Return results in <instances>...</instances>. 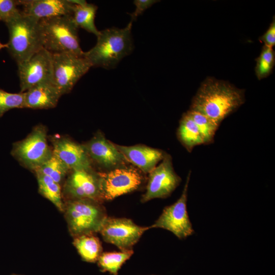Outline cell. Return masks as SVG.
Masks as SVG:
<instances>
[{
	"label": "cell",
	"instance_id": "7402d4cb",
	"mask_svg": "<svg viewBox=\"0 0 275 275\" xmlns=\"http://www.w3.org/2000/svg\"><path fill=\"white\" fill-rule=\"evenodd\" d=\"M38 185V191L48 200L60 212H63L64 202L62 186L50 177L41 173L34 172Z\"/></svg>",
	"mask_w": 275,
	"mask_h": 275
},
{
	"label": "cell",
	"instance_id": "6da1fadb",
	"mask_svg": "<svg viewBox=\"0 0 275 275\" xmlns=\"http://www.w3.org/2000/svg\"><path fill=\"white\" fill-rule=\"evenodd\" d=\"M245 101L244 90L228 82L208 77L201 84L194 97L190 109L199 112L218 124Z\"/></svg>",
	"mask_w": 275,
	"mask_h": 275
},
{
	"label": "cell",
	"instance_id": "1f68e13d",
	"mask_svg": "<svg viewBox=\"0 0 275 275\" xmlns=\"http://www.w3.org/2000/svg\"><path fill=\"white\" fill-rule=\"evenodd\" d=\"M13 275H19V274H13Z\"/></svg>",
	"mask_w": 275,
	"mask_h": 275
},
{
	"label": "cell",
	"instance_id": "5bb4252c",
	"mask_svg": "<svg viewBox=\"0 0 275 275\" xmlns=\"http://www.w3.org/2000/svg\"><path fill=\"white\" fill-rule=\"evenodd\" d=\"M53 154L70 171L92 169L91 159L85 147L69 137L59 135L49 136Z\"/></svg>",
	"mask_w": 275,
	"mask_h": 275
},
{
	"label": "cell",
	"instance_id": "9c48e42d",
	"mask_svg": "<svg viewBox=\"0 0 275 275\" xmlns=\"http://www.w3.org/2000/svg\"><path fill=\"white\" fill-rule=\"evenodd\" d=\"M64 202L90 200L102 203L99 174L92 169L72 170L62 186Z\"/></svg>",
	"mask_w": 275,
	"mask_h": 275
},
{
	"label": "cell",
	"instance_id": "30bf717a",
	"mask_svg": "<svg viewBox=\"0 0 275 275\" xmlns=\"http://www.w3.org/2000/svg\"><path fill=\"white\" fill-rule=\"evenodd\" d=\"M150 227H141L131 219L107 217L99 233L104 241L116 245L120 250L132 249Z\"/></svg>",
	"mask_w": 275,
	"mask_h": 275
},
{
	"label": "cell",
	"instance_id": "d6986e66",
	"mask_svg": "<svg viewBox=\"0 0 275 275\" xmlns=\"http://www.w3.org/2000/svg\"><path fill=\"white\" fill-rule=\"evenodd\" d=\"M74 2L72 17L74 23L78 28H82L97 37L100 32L95 24L97 6L85 1L74 0Z\"/></svg>",
	"mask_w": 275,
	"mask_h": 275
},
{
	"label": "cell",
	"instance_id": "484cf974",
	"mask_svg": "<svg viewBox=\"0 0 275 275\" xmlns=\"http://www.w3.org/2000/svg\"><path fill=\"white\" fill-rule=\"evenodd\" d=\"M275 64V52L273 48L264 45L259 56L256 59L255 73L259 80L268 76Z\"/></svg>",
	"mask_w": 275,
	"mask_h": 275
},
{
	"label": "cell",
	"instance_id": "52a82bcc",
	"mask_svg": "<svg viewBox=\"0 0 275 275\" xmlns=\"http://www.w3.org/2000/svg\"><path fill=\"white\" fill-rule=\"evenodd\" d=\"M53 82L61 95L70 93L92 67L84 57L71 53L52 54Z\"/></svg>",
	"mask_w": 275,
	"mask_h": 275
},
{
	"label": "cell",
	"instance_id": "3957f363",
	"mask_svg": "<svg viewBox=\"0 0 275 275\" xmlns=\"http://www.w3.org/2000/svg\"><path fill=\"white\" fill-rule=\"evenodd\" d=\"M5 24L9 33L7 49L17 64L43 48L40 19L22 13Z\"/></svg>",
	"mask_w": 275,
	"mask_h": 275
},
{
	"label": "cell",
	"instance_id": "ffe728a7",
	"mask_svg": "<svg viewBox=\"0 0 275 275\" xmlns=\"http://www.w3.org/2000/svg\"><path fill=\"white\" fill-rule=\"evenodd\" d=\"M73 244L84 261L97 262L102 253L101 242L94 234L83 235L73 238Z\"/></svg>",
	"mask_w": 275,
	"mask_h": 275
},
{
	"label": "cell",
	"instance_id": "8fae6325",
	"mask_svg": "<svg viewBox=\"0 0 275 275\" xmlns=\"http://www.w3.org/2000/svg\"><path fill=\"white\" fill-rule=\"evenodd\" d=\"M103 200H112L137 189L143 182V176L133 168L119 167L99 173Z\"/></svg>",
	"mask_w": 275,
	"mask_h": 275
},
{
	"label": "cell",
	"instance_id": "f1b7e54d",
	"mask_svg": "<svg viewBox=\"0 0 275 275\" xmlns=\"http://www.w3.org/2000/svg\"><path fill=\"white\" fill-rule=\"evenodd\" d=\"M158 1L156 0H135L133 4L135 6V11L130 14L131 17L130 22L135 21L138 17L142 15L143 12L153 5L157 3Z\"/></svg>",
	"mask_w": 275,
	"mask_h": 275
},
{
	"label": "cell",
	"instance_id": "7a4b0ae2",
	"mask_svg": "<svg viewBox=\"0 0 275 275\" xmlns=\"http://www.w3.org/2000/svg\"><path fill=\"white\" fill-rule=\"evenodd\" d=\"M132 26L130 21L124 28L112 27L99 32L95 45L84 52V57L92 67L113 69L132 52L134 48Z\"/></svg>",
	"mask_w": 275,
	"mask_h": 275
},
{
	"label": "cell",
	"instance_id": "7c38bea8",
	"mask_svg": "<svg viewBox=\"0 0 275 275\" xmlns=\"http://www.w3.org/2000/svg\"><path fill=\"white\" fill-rule=\"evenodd\" d=\"M17 66L20 92L42 82H53L52 53L44 48Z\"/></svg>",
	"mask_w": 275,
	"mask_h": 275
},
{
	"label": "cell",
	"instance_id": "cb8c5ba5",
	"mask_svg": "<svg viewBox=\"0 0 275 275\" xmlns=\"http://www.w3.org/2000/svg\"><path fill=\"white\" fill-rule=\"evenodd\" d=\"M187 113L197 126L203 138L204 145L211 144L214 141L215 133L220 124L197 111L190 109Z\"/></svg>",
	"mask_w": 275,
	"mask_h": 275
},
{
	"label": "cell",
	"instance_id": "9a60e30c",
	"mask_svg": "<svg viewBox=\"0 0 275 275\" xmlns=\"http://www.w3.org/2000/svg\"><path fill=\"white\" fill-rule=\"evenodd\" d=\"M84 145L90 158L105 168H119L125 160L116 146L100 132Z\"/></svg>",
	"mask_w": 275,
	"mask_h": 275
},
{
	"label": "cell",
	"instance_id": "ba28073f",
	"mask_svg": "<svg viewBox=\"0 0 275 275\" xmlns=\"http://www.w3.org/2000/svg\"><path fill=\"white\" fill-rule=\"evenodd\" d=\"M191 171L186 178L180 198L173 204L166 206L150 228H161L173 233L180 239H184L195 233L187 210V198Z\"/></svg>",
	"mask_w": 275,
	"mask_h": 275
},
{
	"label": "cell",
	"instance_id": "ac0fdd59",
	"mask_svg": "<svg viewBox=\"0 0 275 275\" xmlns=\"http://www.w3.org/2000/svg\"><path fill=\"white\" fill-rule=\"evenodd\" d=\"M24 93L25 108L32 109L54 108L62 96L52 82L40 83Z\"/></svg>",
	"mask_w": 275,
	"mask_h": 275
},
{
	"label": "cell",
	"instance_id": "603a6c76",
	"mask_svg": "<svg viewBox=\"0 0 275 275\" xmlns=\"http://www.w3.org/2000/svg\"><path fill=\"white\" fill-rule=\"evenodd\" d=\"M133 253L132 249L102 253L97 260L100 270L102 272H108L112 275H118L122 266Z\"/></svg>",
	"mask_w": 275,
	"mask_h": 275
},
{
	"label": "cell",
	"instance_id": "e0dca14e",
	"mask_svg": "<svg viewBox=\"0 0 275 275\" xmlns=\"http://www.w3.org/2000/svg\"><path fill=\"white\" fill-rule=\"evenodd\" d=\"M115 146L125 160L132 163L144 173H149L152 171L166 154L160 150L146 146Z\"/></svg>",
	"mask_w": 275,
	"mask_h": 275
},
{
	"label": "cell",
	"instance_id": "8992f818",
	"mask_svg": "<svg viewBox=\"0 0 275 275\" xmlns=\"http://www.w3.org/2000/svg\"><path fill=\"white\" fill-rule=\"evenodd\" d=\"M47 139L46 127L38 124L24 139L13 144L10 154L22 167L34 172L53 154Z\"/></svg>",
	"mask_w": 275,
	"mask_h": 275
},
{
	"label": "cell",
	"instance_id": "5b68a950",
	"mask_svg": "<svg viewBox=\"0 0 275 275\" xmlns=\"http://www.w3.org/2000/svg\"><path fill=\"white\" fill-rule=\"evenodd\" d=\"M63 213L73 238L99 232L108 217L102 203L90 200L66 201Z\"/></svg>",
	"mask_w": 275,
	"mask_h": 275
},
{
	"label": "cell",
	"instance_id": "4316f807",
	"mask_svg": "<svg viewBox=\"0 0 275 275\" xmlns=\"http://www.w3.org/2000/svg\"><path fill=\"white\" fill-rule=\"evenodd\" d=\"M24 93H12L0 89V117L14 108H24Z\"/></svg>",
	"mask_w": 275,
	"mask_h": 275
},
{
	"label": "cell",
	"instance_id": "277c9868",
	"mask_svg": "<svg viewBox=\"0 0 275 275\" xmlns=\"http://www.w3.org/2000/svg\"><path fill=\"white\" fill-rule=\"evenodd\" d=\"M43 48L51 53L68 52L84 55L79 44L78 28L72 15L40 19Z\"/></svg>",
	"mask_w": 275,
	"mask_h": 275
},
{
	"label": "cell",
	"instance_id": "d4e9b609",
	"mask_svg": "<svg viewBox=\"0 0 275 275\" xmlns=\"http://www.w3.org/2000/svg\"><path fill=\"white\" fill-rule=\"evenodd\" d=\"M70 170L56 156H52L35 172L43 174L50 177L62 186Z\"/></svg>",
	"mask_w": 275,
	"mask_h": 275
},
{
	"label": "cell",
	"instance_id": "44dd1931",
	"mask_svg": "<svg viewBox=\"0 0 275 275\" xmlns=\"http://www.w3.org/2000/svg\"><path fill=\"white\" fill-rule=\"evenodd\" d=\"M177 134L180 142L189 152L196 146L204 144L197 126L187 112L180 120Z\"/></svg>",
	"mask_w": 275,
	"mask_h": 275
},
{
	"label": "cell",
	"instance_id": "4fadbf2b",
	"mask_svg": "<svg viewBox=\"0 0 275 275\" xmlns=\"http://www.w3.org/2000/svg\"><path fill=\"white\" fill-rule=\"evenodd\" d=\"M149 174L146 191L141 198L142 203L169 197L181 180L174 170L171 156L167 154L161 162Z\"/></svg>",
	"mask_w": 275,
	"mask_h": 275
},
{
	"label": "cell",
	"instance_id": "83f0119b",
	"mask_svg": "<svg viewBox=\"0 0 275 275\" xmlns=\"http://www.w3.org/2000/svg\"><path fill=\"white\" fill-rule=\"evenodd\" d=\"M19 0H0V21L6 23L22 15Z\"/></svg>",
	"mask_w": 275,
	"mask_h": 275
},
{
	"label": "cell",
	"instance_id": "f546056e",
	"mask_svg": "<svg viewBox=\"0 0 275 275\" xmlns=\"http://www.w3.org/2000/svg\"><path fill=\"white\" fill-rule=\"evenodd\" d=\"M260 40L264 43L265 46L273 48L275 44L274 18L266 32L260 38Z\"/></svg>",
	"mask_w": 275,
	"mask_h": 275
},
{
	"label": "cell",
	"instance_id": "2e32d148",
	"mask_svg": "<svg viewBox=\"0 0 275 275\" xmlns=\"http://www.w3.org/2000/svg\"><path fill=\"white\" fill-rule=\"evenodd\" d=\"M23 15L39 19L72 15L74 0H19Z\"/></svg>",
	"mask_w": 275,
	"mask_h": 275
},
{
	"label": "cell",
	"instance_id": "4dcf8cb0",
	"mask_svg": "<svg viewBox=\"0 0 275 275\" xmlns=\"http://www.w3.org/2000/svg\"><path fill=\"white\" fill-rule=\"evenodd\" d=\"M7 44H2L0 42V50L4 48H7Z\"/></svg>",
	"mask_w": 275,
	"mask_h": 275
}]
</instances>
